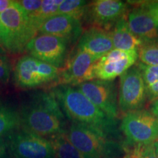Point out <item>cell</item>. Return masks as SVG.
<instances>
[{"label":"cell","instance_id":"1","mask_svg":"<svg viewBox=\"0 0 158 158\" xmlns=\"http://www.w3.org/2000/svg\"><path fill=\"white\" fill-rule=\"evenodd\" d=\"M51 91L62 112L72 122L93 127L110 140L119 139L118 120L106 115L76 86L60 85Z\"/></svg>","mask_w":158,"mask_h":158},{"label":"cell","instance_id":"2","mask_svg":"<svg viewBox=\"0 0 158 158\" xmlns=\"http://www.w3.org/2000/svg\"><path fill=\"white\" fill-rule=\"evenodd\" d=\"M23 129L41 137L64 134V114L54 93L41 92L19 110Z\"/></svg>","mask_w":158,"mask_h":158},{"label":"cell","instance_id":"3","mask_svg":"<svg viewBox=\"0 0 158 158\" xmlns=\"http://www.w3.org/2000/svg\"><path fill=\"white\" fill-rule=\"evenodd\" d=\"M0 20L8 36L10 53L24 51L28 43L38 31L19 1H13L8 8L0 14Z\"/></svg>","mask_w":158,"mask_h":158},{"label":"cell","instance_id":"4","mask_svg":"<svg viewBox=\"0 0 158 158\" xmlns=\"http://www.w3.org/2000/svg\"><path fill=\"white\" fill-rule=\"evenodd\" d=\"M120 130L130 144L147 145L158 140V119L151 111L141 109L124 114Z\"/></svg>","mask_w":158,"mask_h":158},{"label":"cell","instance_id":"5","mask_svg":"<svg viewBox=\"0 0 158 158\" xmlns=\"http://www.w3.org/2000/svg\"><path fill=\"white\" fill-rule=\"evenodd\" d=\"M8 151L14 158H56L49 140L25 130H15L7 135Z\"/></svg>","mask_w":158,"mask_h":158},{"label":"cell","instance_id":"6","mask_svg":"<svg viewBox=\"0 0 158 158\" xmlns=\"http://www.w3.org/2000/svg\"><path fill=\"white\" fill-rule=\"evenodd\" d=\"M147 100L143 77L138 66H133L120 76L118 109L122 114L143 109Z\"/></svg>","mask_w":158,"mask_h":158},{"label":"cell","instance_id":"7","mask_svg":"<svg viewBox=\"0 0 158 158\" xmlns=\"http://www.w3.org/2000/svg\"><path fill=\"white\" fill-rule=\"evenodd\" d=\"M76 87L106 115L118 119L117 91L113 81L95 79L82 83Z\"/></svg>","mask_w":158,"mask_h":158},{"label":"cell","instance_id":"8","mask_svg":"<svg viewBox=\"0 0 158 158\" xmlns=\"http://www.w3.org/2000/svg\"><path fill=\"white\" fill-rule=\"evenodd\" d=\"M99 59L77 47L74 54L68 59L66 66L61 73L55 86L69 85L76 86L82 83L95 80L94 64Z\"/></svg>","mask_w":158,"mask_h":158},{"label":"cell","instance_id":"9","mask_svg":"<svg viewBox=\"0 0 158 158\" xmlns=\"http://www.w3.org/2000/svg\"><path fill=\"white\" fill-rule=\"evenodd\" d=\"M68 44L60 37L40 34L29 41L26 50L35 59L61 68L64 62Z\"/></svg>","mask_w":158,"mask_h":158},{"label":"cell","instance_id":"10","mask_svg":"<svg viewBox=\"0 0 158 158\" xmlns=\"http://www.w3.org/2000/svg\"><path fill=\"white\" fill-rule=\"evenodd\" d=\"M138 59L137 51H126L113 49L100 57L94 64V73L95 79L113 81L134 66Z\"/></svg>","mask_w":158,"mask_h":158},{"label":"cell","instance_id":"11","mask_svg":"<svg viewBox=\"0 0 158 158\" xmlns=\"http://www.w3.org/2000/svg\"><path fill=\"white\" fill-rule=\"evenodd\" d=\"M127 13V4L120 0H97L88 4L84 19L94 27L109 31Z\"/></svg>","mask_w":158,"mask_h":158},{"label":"cell","instance_id":"12","mask_svg":"<svg viewBox=\"0 0 158 158\" xmlns=\"http://www.w3.org/2000/svg\"><path fill=\"white\" fill-rule=\"evenodd\" d=\"M43 35L60 37L67 43H73L79 40L83 34L81 21L64 15H56L45 21L40 27Z\"/></svg>","mask_w":158,"mask_h":158},{"label":"cell","instance_id":"13","mask_svg":"<svg viewBox=\"0 0 158 158\" xmlns=\"http://www.w3.org/2000/svg\"><path fill=\"white\" fill-rule=\"evenodd\" d=\"M130 31L144 44L158 43V24L143 7L138 5L128 13Z\"/></svg>","mask_w":158,"mask_h":158},{"label":"cell","instance_id":"14","mask_svg":"<svg viewBox=\"0 0 158 158\" xmlns=\"http://www.w3.org/2000/svg\"><path fill=\"white\" fill-rule=\"evenodd\" d=\"M77 47L100 59L114 49L111 33L98 27H91L83 32Z\"/></svg>","mask_w":158,"mask_h":158},{"label":"cell","instance_id":"15","mask_svg":"<svg viewBox=\"0 0 158 158\" xmlns=\"http://www.w3.org/2000/svg\"><path fill=\"white\" fill-rule=\"evenodd\" d=\"M38 59L26 55L18 60L14 69V81L19 87L35 88L43 85L38 70Z\"/></svg>","mask_w":158,"mask_h":158},{"label":"cell","instance_id":"16","mask_svg":"<svg viewBox=\"0 0 158 158\" xmlns=\"http://www.w3.org/2000/svg\"><path fill=\"white\" fill-rule=\"evenodd\" d=\"M126 15L116 23L110 31L114 49L126 51H138L143 43L130 31Z\"/></svg>","mask_w":158,"mask_h":158},{"label":"cell","instance_id":"17","mask_svg":"<svg viewBox=\"0 0 158 158\" xmlns=\"http://www.w3.org/2000/svg\"><path fill=\"white\" fill-rule=\"evenodd\" d=\"M20 126L21 118L19 110L0 102V138L18 130Z\"/></svg>","mask_w":158,"mask_h":158},{"label":"cell","instance_id":"18","mask_svg":"<svg viewBox=\"0 0 158 158\" xmlns=\"http://www.w3.org/2000/svg\"><path fill=\"white\" fill-rule=\"evenodd\" d=\"M54 148L56 158H88L68 141L64 134H60L49 140Z\"/></svg>","mask_w":158,"mask_h":158},{"label":"cell","instance_id":"19","mask_svg":"<svg viewBox=\"0 0 158 158\" xmlns=\"http://www.w3.org/2000/svg\"><path fill=\"white\" fill-rule=\"evenodd\" d=\"M137 66L145 84L147 100L152 102L158 98V66H147L141 62Z\"/></svg>","mask_w":158,"mask_h":158},{"label":"cell","instance_id":"20","mask_svg":"<svg viewBox=\"0 0 158 158\" xmlns=\"http://www.w3.org/2000/svg\"><path fill=\"white\" fill-rule=\"evenodd\" d=\"M62 0H43L42 5L38 10L28 16L33 21L37 28L39 29L45 21L58 15L59 6Z\"/></svg>","mask_w":158,"mask_h":158},{"label":"cell","instance_id":"21","mask_svg":"<svg viewBox=\"0 0 158 158\" xmlns=\"http://www.w3.org/2000/svg\"><path fill=\"white\" fill-rule=\"evenodd\" d=\"M88 2L83 0H62L59 6L58 15H68L81 21L86 14Z\"/></svg>","mask_w":158,"mask_h":158},{"label":"cell","instance_id":"22","mask_svg":"<svg viewBox=\"0 0 158 158\" xmlns=\"http://www.w3.org/2000/svg\"><path fill=\"white\" fill-rule=\"evenodd\" d=\"M124 144L126 152L125 158H157L154 143L147 145L132 144V149H130L125 141Z\"/></svg>","mask_w":158,"mask_h":158},{"label":"cell","instance_id":"23","mask_svg":"<svg viewBox=\"0 0 158 158\" xmlns=\"http://www.w3.org/2000/svg\"><path fill=\"white\" fill-rule=\"evenodd\" d=\"M139 62L147 66H158V43H147L138 51Z\"/></svg>","mask_w":158,"mask_h":158},{"label":"cell","instance_id":"24","mask_svg":"<svg viewBox=\"0 0 158 158\" xmlns=\"http://www.w3.org/2000/svg\"><path fill=\"white\" fill-rule=\"evenodd\" d=\"M10 76V64L7 57L0 56V83L5 84Z\"/></svg>","mask_w":158,"mask_h":158},{"label":"cell","instance_id":"25","mask_svg":"<svg viewBox=\"0 0 158 158\" xmlns=\"http://www.w3.org/2000/svg\"><path fill=\"white\" fill-rule=\"evenodd\" d=\"M134 4L143 7L158 24V1L139 2V3L134 2Z\"/></svg>","mask_w":158,"mask_h":158},{"label":"cell","instance_id":"26","mask_svg":"<svg viewBox=\"0 0 158 158\" xmlns=\"http://www.w3.org/2000/svg\"><path fill=\"white\" fill-rule=\"evenodd\" d=\"M19 2L27 13V14L30 15L38 10L42 5L43 1L41 0H21V1H19Z\"/></svg>","mask_w":158,"mask_h":158},{"label":"cell","instance_id":"27","mask_svg":"<svg viewBox=\"0 0 158 158\" xmlns=\"http://www.w3.org/2000/svg\"><path fill=\"white\" fill-rule=\"evenodd\" d=\"M0 47L4 51H9L10 45L8 36H7L5 28L1 22V20H0Z\"/></svg>","mask_w":158,"mask_h":158},{"label":"cell","instance_id":"28","mask_svg":"<svg viewBox=\"0 0 158 158\" xmlns=\"http://www.w3.org/2000/svg\"><path fill=\"white\" fill-rule=\"evenodd\" d=\"M8 145L5 138H0V158H7Z\"/></svg>","mask_w":158,"mask_h":158},{"label":"cell","instance_id":"29","mask_svg":"<svg viewBox=\"0 0 158 158\" xmlns=\"http://www.w3.org/2000/svg\"><path fill=\"white\" fill-rule=\"evenodd\" d=\"M13 2V1L10 0H0V14L8 8Z\"/></svg>","mask_w":158,"mask_h":158},{"label":"cell","instance_id":"30","mask_svg":"<svg viewBox=\"0 0 158 158\" xmlns=\"http://www.w3.org/2000/svg\"><path fill=\"white\" fill-rule=\"evenodd\" d=\"M150 111H151L158 119V98L157 100H155V101L152 102L151 110H150Z\"/></svg>","mask_w":158,"mask_h":158},{"label":"cell","instance_id":"31","mask_svg":"<svg viewBox=\"0 0 158 158\" xmlns=\"http://www.w3.org/2000/svg\"><path fill=\"white\" fill-rule=\"evenodd\" d=\"M154 146H155L156 155H157V157L158 158V140H157V141H156L155 143H154Z\"/></svg>","mask_w":158,"mask_h":158},{"label":"cell","instance_id":"32","mask_svg":"<svg viewBox=\"0 0 158 158\" xmlns=\"http://www.w3.org/2000/svg\"><path fill=\"white\" fill-rule=\"evenodd\" d=\"M3 51H4V50H3V49H2V48H1V47H0V53L3 52Z\"/></svg>","mask_w":158,"mask_h":158}]
</instances>
